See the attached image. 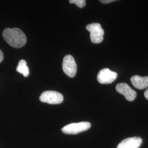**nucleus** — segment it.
Masks as SVG:
<instances>
[{
    "label": "nucleus",
    "instance_id": "nucleus-1",
    "mask_svg": "<svg viewBox=\"0 0 148 148\" xmlns=\"http://www.w3.org/2000/svg\"><path fill=\"white\" fill-rule=\"evenodd\" d=\"M2 35L6 42L13 47H22L27 42L26 35L18 28H6Z\"/></svg>",
    "mask_w": 148,
    "mask_h": 148
},
{
    "label": "nucleus",
    "instance_id": "nucleus-2",
    "mask_svg": "<svg viewBox=\"0 0 148 148\" xmlns=\"http://www.w3.org/2000/svg\"><path fill=\"white\" fill-rule=\"evenodd\" d=\"M86 29L90 32V38L92 42L100 43L103 40L104 32L99 23H92L86 26Z\"/></svg>",
    "mask_w": 148,
    "mask_h": 148
},
{
    "label": "nucleus",
    "instance_id": "nucleus-3",
    "mask_svg": "<svg viewBox=\"0 0 148 148\" xmlns=\"http://www.w3.org/2000/svg\"><path fill=\"white\" fill-rule=\"evenodd\" d=\"M91 124L88 122L73 123L64 126L62 131L65 134H76L88 130Z\"/></svg>",
    "mask_w": 148,
    "mask_h": 148
},
{
    "label": "nucleus",
    "instance_id": "nucleus-4",
    "mask_svg": "<svg viewBox=\"0 0 148 148\" xmlns=\"http://www.w3.org/2000/svg\"><path fill=\"white\" fill-rule=\"evenodd\" d=\"M40 100L49 104H58L63 102V95L56 91L47 90L43 92L40 97Z\"/></svg>",
    "mask_w": 148,
    "mask_h": 148
},
{
    "label": "nucleus",
    "instance_id": "nucleus-5",
    "mask_svg": "<svg viewBox=\"0 0 148 148\" xmlns=\"http://www.w3.org/2000/svg\"><path fill=\"white\" fill-rule=\"evenodd\" d=\"M64 73L70 77H74L77 72V64L74 57L71 55H66L63 61Z\"/></svg>",
    "mask_w": 148,
    "mask_h": 148
},
{
    "label": "nucleus",
    "instance_id": "nucleus-6",
    "mask_svg": "<svg viewBox=\"0 0 148 148\" xmlns=\"http://www.w3.org/2000/svg\"><path fill=\"white\" fill-rule=\"evenodd\" d=\"M117 77L116 72L112 71L108 68L101 69L97 76V80L101 84H110L113 82Z\"/></svg>",
    "mask_w": 148,
    "mask_h": 148
},
{
    "label": "nucleus",
    "instance_id": "nucleus-7",
    "mask_svg": "<svg viewBox=\"0 0 148 148\" xmlns=\"http://www.w3.org/2000/svg\"><path fill=\"white\" fill-rule=\"evenodd\" d=\"M117 92L124 95L127 101H132L136 98L137 93L130 86L125 83H120L116 86Z\"/></svg>",
    "mask_w": 148,
    "mask_h": 148
},
{
    "label": "nucleus",
    "instance_id": "nucleus-8",
    "mask_svg": "<svg viewBox=\"0 0 148 148\" xmlns=\"http://www.w3.org/2000/svg\"><path fill=\"white\" fill-rule=\"evenodd\" d=\"M142 143V138L138 137L128 138L119 143L117 148H139Z\"/></svg>",
    "mask_w": 148,
    "mask_h": 148
},
{
    "label": "nucleus",
    "instance_id": "nucleus-9",
    "mask_svg": "<svg viewBox=\"0 0 148 148\" xmlns=\"http://www.w3.org/2000/svg\"><path fill=\"white\" fill-rule=\"evenodd\" d=\"M131 81L132 85L139 90H143L148 87V76L142 77L135 75L131 77Z\"/></svg>",
    "mask_w": 148,
    "mask_h": 148
},
{
    "label": "nucleus",
    "instance_id": "nucleus-10",
    "mask_svg": "<svg viewBox=\"0 0 148 148\" xmlns=\"http://www.w3.org/2000/svg\"><path fill=\"white\" fill-rule=\"evenodd\" d=\"M16 70L18 73L23 74L24 77H27L29 75V69L27 66L26 61L24 59H21L19 61Z\"/></svg>",
    "mask_w": 148,
    "mask_h": 148
},
{
    "label": "nucleus",
    "instance_id": "nucleus-11",
    "mask_svg": "<svg viewBox=\"0 0 148 148\" xmlns=\"http://www.w3.org/2000/svg\"><path fill=\"white\" fill-rule=\"evenodd\" d=\"M70 3H74L79 8H84L86 5V1L85 0H70Z\"/></svg>",
    "mask_w": 148,
    "mask_h": 148
},
{
    "label": "nucleus",
    "instance_id": "nucleus-12",
    "mask_svg": "<svg viewBox=\"0 0 148 148\" xmlns=\"http://www.w3.org/2000/svg\"><path fill=\"white\" fill-rule=\"evenodd\" d=\"M114 1H115V0H101L100 1V2H101V3H105V4L109 3H111V2H114Z\"/></svg>",
    "mask_w": 148,
    "mask_h": 148
},
{
    "label": "nucleus",
    "instance_id": "nucleus-13",
    "mask_svg": "<svg viewBox=\"0 0 148 148\" xmlns=\"http://www.w3.org/2000/svg\"><path fill=\"white\" fill-rule=\"evenodd\" d=\"M4 58V56H3V53L2 52V51L0 49V63L3 61Z\"/></svg>",
    "mask_w": 148,
    "mask_h": 148
},
{
    "label": "nucleus",
    "instance_id": "nucleus-14",
    "mask_svg": "<svg viewBox=\"0 0 148 148\" xmlns=\"http://www.w3.org/2000/svg\"><path fill=\"white\" fill-rule=\"evenodd\" d=\"M144 96H145V98L147 100H148V88L145 91V92H144Z\"/></svg>",
    "mask_w": 148,
    "mask_h": 148
}]
</instances>
